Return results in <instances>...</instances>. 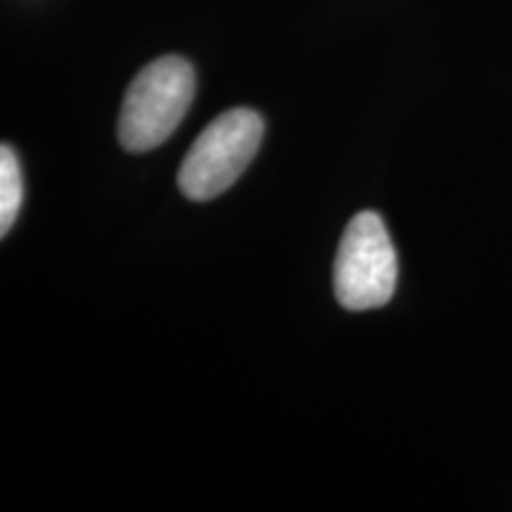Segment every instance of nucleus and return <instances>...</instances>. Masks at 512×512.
Returning a JSON list of instances; mask_svg holds the SVG:
<instances>
[{
  "mask_svg": "<svg viewBox=\"0 0 512 512\" xmlns=\"http://www.w3.org/2000/svg\"><path fill=\"white\" fill-rule=\"evenodd\" d=\"M264 119L238 107L216 117L197 136L178 171V188L192 202L214 200L226 192L259 152Z\"/></svg>",
  "mask_w": 512,
  "mask_h": 512,
  "instance_id": "f03ea898",
  "label": "nucleus"
},
{
  "mask_svg": "<svg viewBox=\"0 0 512 512\" xmlns=\"http://www.w3.org/2000/svg\"><path fill=\"white\" fill-rule=\"evenodd\" d=\"M24 202V178L19 159L10 145L0 147V235L15 226Z\"/></svg>",
  "mask_w": 512,
  "mask_h": 512,
  "instance_id": "20e7f679",
  "label": "nucleus"
},
{
  "mask_svg": "<svg viewBox=\"0 0 512 512\" xmlns=\"http://www.w3.org/2000/svg\"><path fill=\"white\" fill-rule=\"evenodd\" d=\"M399 261L382 216L361 211L344 228L335 259L337 302L349 311L380 309L394 297Z\"/></svg>",
  "mask_w": 512,
  "mask_h": 512,
  "instance_id": "7ed1b4c3",
  "label": "nucleus"
},
{
  "mask_svg": "<svg viewBox=\"0 0 512 512\" xmlns=\"http://www.w3.org/2000/svg\"><path fill=\"white\" fill-rule=\"evenodd\" d=\"M195 69L178 55H166L138 72L124 95L119 143L128 152H150L171 138L195 98Z\"/></svg>",
  "mask_w": 512,
  "mask_h": 512,
  "instance_id": "f257e3e1",
  "label": "nucleus"
}]
</instances>
